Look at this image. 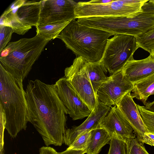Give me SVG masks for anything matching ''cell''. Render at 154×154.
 Listing matches in <instances>:
<instances>
[{
  "label": "cell",
  "instance_id": "6",
  "mask_svg": "<svg viewBox=\"0 0 154 154\" xmlns=\"http://www.w3.org/2000/svg\"><path fill=\"white\" fill-rule=\"evenodd\" d=\"M138 48L136 37L117 34L108 39L100 60L108 72L113 74L122 69Z\"/></svg>",
  "mask_w": 154,
  "mask_h": 154
},
{
  "label": "cell",
  "instance_id": "11",
  "mask_svg": "<svg viewBox=\"0 0 154 154\" xmlns=\"http://www.w3.org/2000/svg\"><path fill=\"white\" fill-rule=\"evenodd\" d=\"M76 2L69 0H42L40 23L71 21L75 18Z\"/></svg>",
  "mask_w": 154,
  "mask_h": 154
},
{
  "label": "cell",
  "instance_id": "9",
  "mask_svg": "<svg viewBox=\"0 0 154 154\" xmlns=\"http://www.w3.org/2000/svg\"><path fill=\"white\" fill-rule=\"evenodd\" d=\"M54 86L68 114L73 120L81 119L90 115L92 110L65 77L56 81Z\"/></svg>",
  "mask_w": 154,
  "mask_h": 154
},
{
  "label": "cell",
  "instance_id": "20",
  "mask_svg": "<svg viewBox=\"0 0 154 154\" xmlns=\"http://www.w3.org/2000/svg\"><path fill=\"white\" fill-rule=\"evenodd\" d=\"M71 21L40 23L36 27V35L50 41L54 39L57 38L62 30Z\"/></svg>",
  "mask_w": 154,
  "mask_h": 154
},
{
  "label": "cell",
  "instance_id": "4",
  "mask_svg": "<svg viewBox=\"0 0 154 154\" xmlns=\"http://www.w3.org/2000/svg\"><path fill=\"white\" fill-rule=\"evenodd\" d=\"M49 41L36 34L9 42L0 52V64L14 77L23 81Z\"/></svg>",
  "mask_w": 154,
  "mask_h": 154
},
{
  "label": "cell",
  "instance_id": "23",
  "mask_svg": "<svg viewBox=\"0 0 154 154\" xmlns=\"http://www.w3.org/2000/svg\"><path fill=\"white\" fill-rule=\"evenodd\" d=\"M108 154H127V144L123 139L112 136Z\"/></svg>",
  "mask_w": 154,
  "mask_h": 154
},
{
  "label": "cell",
  "instance_id": "33",
  "mask_svg": "<svg viewBox=\"0 0 154 154\" xmlns=\"http://www.w3.org/2000/svg\"><path fill=\"white\" fill-rule=\"evenodd\" d=\"M144 107L146 109L154 112V101L146 103Z\"/></svg>",
  "mask_w": 154,
  "mask_h": 154
},
{
  "label": "cell",
  "instance_id": "31",
  "mask_svg": "<svg viewBox=\"0 0 154 154\" xmlns=\"http://www.w3.org/2000/svg\"><path fill=\"white\" fill-rule=\"evenodd\" d=\"M85 152L82 150H77L71 149H66L63 152H57V154H84Z\"/></svg>",
  "mask_w": 154,
  "mask_h": 154
},
{
  "label": "cell",
  "instance_id": "21",
  "mask_svg": "<svg viewBox=\"0 0 154 154\" xmlns=\"http://www.w3.org/2000/svg\"><path fill=\"white\" fill-rule=\"evenodd\" d=\"M0 24L11 27L13 32L20 35H24L32 28L23 24L17 18L14 13L8 9L1 15Z\"/></svg>",
  "mask_w": 154,
  "mask_h": 154
},
{
  "label": "cell",
  "instance_id": "18",
  "mask_svg": "<svg viewBox=\"0 0 154 154\" xmlns=\"http://www.w3.org/2000/svg\"><path fill=\"white\" fill-rule=\"evenodd\" d=\"M86 67L93 90L97 95L99 87L109 77L107 75L108 71L100 60L93 62L87 61Z\"/></svg>",
  "mask_w": 154,
  "mask_h": 154
},
{
  "label": "cell",
  "instance_id": "15",
  "mask_svg": "<svg viewBox=\"0 0 154 154\" xmlns=\"http://www.w3.org/2000/svg\"><path fill=\"white\" fill-rule=\"evenodd\" d=\"M42 0H18L8 9L25 26L32 28L40 24Z\"/></svg>",
  "mask_w": 154,
  "mask_h": 154
},
{
  "label": "cell",
  "instance_id": "24",
  "mask_svg": "<svg viewBox=\"0 0 154 154\" xmlns=\"http://www.w3.org/2000/svg\"><path fill=\"white\" fill-rule=\"evenodd\" d=\"M142 120L149 132L154 134V112L145 108L144 106L137 104Z\"/></svg>",
  "mask_w": 154,
  "mask_h": 154
},
{
  "label": "cell",
  "instance_id": "30",
  "mask_svg": "<svg viewBox=\"0 0 154 154\" xmlns=\"http://www.w3.org/2000/svg\"><path fill=\"white\" fill-rule=\"evenodd\" d=\"M57 152L50 147L42 146L39 149V154H57Z\"/></svg>",
  "mask_w": 154,
  "mask_h": 154
},
{
  "label": "cell",
  "instance_id": "35",
  "mask_svg": "<svg viewBox=\"0 0 154 154\" xmlns=\"http://www.w3.org/2000/svg\"><path fill=\"white\" fill-rule=\"evenodd\" d=\"M4 149L0 150V154H5Z\"/></svg>",
  "mask_w": 154,
  "mask_h": 154
},
{
  "label": "cell",
  "instance_id": "19",
  "mask_svg": "<svg viewBox=\"0 0 154 154\" xmlns=\"http://www.w3.org/2000/svg\"><path fill=\"white\" fill-rule=\"evenodd\" d=\"M131 95L145 105L148 97L154 94V74L133 83Z\"/></svg>",
  "mask_w": 154,
  "mask_h": 154
},
{
  "label": "cell",
  "instance_id": "5",
  "mask_svg": "<svg viewBox=\"0 0 154 154\" xmlns=\"http://www.w3.org/2000/svg\"><path fill=\"white\" fill-rule=\"evenodd\" d=\"M148 0H113L103 4H91L87 2L77 3L75 9L76 19L96 17H134L142 13V7Z\"/></svg>",
  "mask_w": 154,
  "mask_h": 154
},
{
  "label": "cell",
  "instance_id": "8",
  "mask_svg": "<svg viewBox=\"0 0 154 154\" xmlns=\"http://www.w3.org/2000/svg\"><path fill=\"white\" fill-rule=\"evenodd\" d=\"M87 61L82 57H77L72 64L65 68V77L92 111L97 108L98 100L90 79L86 67Z\"/></svg>",
  "mask_w": 154,
  "mask_h": 154
},
{
  "label": "cell",
  "instance_id": "28",
  "mask_svg": "<svg viewBox=\"0 0 154 154\" xmlns=\"http://www.w3.org/2000/svg\"><path fill=\"white\" fill-rule=\"evenodd\" d=\"M0 150L4 149V134L5 129L6 120L5 115L3 110L0 107Z\"/></svg>",
  "mask_w": 154,
  "mask_h": 154
},
{
  "label": "cell",
  "instance_id": "14",
  "mask_svg": "<svg viewBox=\"0 0 154 154\" xmlns=\"http://www.w3.org/2000/svg\"><path fill=\"white\" fill-rule=\"evenodd\" d=\"M131 92L126 94L116 106L132 127L137 139L144 144V135L149 132L142 120Z\"/></svg>",
  "mask_w": 154,
  "mask_h": 154
},
{
  "label": "cell",
  "instance_id": "7",
  "mask_svg": "<svg viewBox=\"0 0 154 154\" xmlns=\"http://www.w3.org/2000/svg\"><path fill=\"white\" fill-rule=\"evenodd\" d=\"M102 26L105 31L115 35L125 34L136 37L154 27V13L143 11L131 17H106L103 19Z\"/></svg>",
  "mask_w": 154,
  "mask_h": 154
},
{
  "label": "cell",
  "instance_id": "27",
  "mask_svg": "<svg viewBox=\"0 0 154 154\" xmlns=\"http://www.w3.org/2000/svg\"><path fill=\"white\" fill-rule=\"evenodd\" d=\"M13 33L11 27L4 25H0V52L9 42Z\"/></svg>",
  "mask_w": 154,
  "mask_h": 154
},
{
  "label": "cell",
  "instance_id": "22",
  "mask_svg": "<svg viewBox=\"0 0 154 154\" xmlns=\"http://www.w3.org/2000/svg\"><path fill=\"white\" fill-rule=\"evenodd\" d=\"M135 37L138 48H142L149 54L154 50V27Z\"/></svg>",
  "mask_w": 154,
  "mask_h": 154
},
{
  "label": "cell",
  "instance_id": "16",
  "mask_svg": "<svg viewBox=\"0 0 154 154\" xmlns=\"http://www.w3.org/2000/svg\"><path fill=\"white\" fill-rule=\"evenodd\" d=\"M122 71L125 78L133 83L154 74V59L149 55L142 60H130Z\"/></svg>",
  "mask_w": 154,
  "mask_h": 154
},
{
  "label": "cell",
  "instance_id": "3",
  "mask_svg": "<svg viewBox=\"0 0 154 154\" xmlns=\"http://www.w3.org/2000/svg\"><path fill=\"white\" fill-rule=\"evenodd\" d=\"M114 33L79 24L76 19L71 20L57 38L77 57L88 61L100 60L108 39Z\"/></svg>",
  "mask_w": 154,
  "mask_h": 154
},
{
  "label": "cell",
  "instance_id": "25",
  "mask_svg": "<svg viewBox=\"0 0 154 154\" xmlns=\"http://www.w3.org/2000/svg\"><path fill=\"white\" fill-rule=\"evenodd\" d=\"M125 141L127 144V154H149L143 144L137 138H128Z\"/></svg>",
  "mask_w": 154,
  "mask_h": 154
},
{
  "label": "cell",
  "instance_id": "32",
  "mask_svg": "<svg viewBox=\"0 0 154 154\" xmlns=\"http://www.w3.org/2000/svg\"><path fill=\"white\" fill-rule=\"evenodd\" d=\"M114 0H91L87 2L91 4H103L109 3L112 2Z\"/></svg>",
  "mask_w": 154,
  "mask_h": 154
},
{
  "label": "cell",
  "instance_id": "12",
  "mask_svg": "<svg viewBox=\"0 0 154 154\" xmlns=\"http://www.w3.org/2000/svg\"><path fill=\"white\" fill-rule=\"evenodd\" d=\"M107 106L98 100L97 108L92 111L86 119L78 126L67 129L63 135V143L69 146L76 137L87 131L100 127V125L110 110Z\"/></svg>",
  "mask_w": 154,
  "mask_h": 154
},
{
  "label": "cell",
  "instance_id": "29",
  "mask_svg": "<svg viewBox=\"0 0 154 154\" xmlns=\"http://www.w3.org/2000/svg\"><path fill=\"white\" fill-rule=\"evenodd\" d=\"M143 143L154 146V134L150 132L144 134L143 139Z\"/></svg>",
  "mask_w": 154,
  "mask_h": 154
},
{
  "label": "cell",
  "instance_id": "34",
  "mask_svg": "<svg viewBox=\"0 0 154 154\" xmlns=\"http://www.w3.org/2000/svg\"><path fill=\"white\" fill-rule=\"evenodd\" d=\"M150 56L152 58L154 59V50L150 54Z\"/></svg>",
  "mask_w": 154,
  "mask_h": 154
},
{
  "label": "cell",
  "instance_id": "10",
  "mask_svg": "<svg viewBox=\"0 0 154 154\" xmlns=\"http://www.w3.org/2000/svg\"><path fill=\"white\" fill-rule=\"evenodd\" d=\"M133 83L124 76L122 69L109 76L100 86L97 93L98 100L111 107L116 105L133 88Z\"/></svg>",
  "mask_w": 154,
  "mask_h": 154
},
{
  "label": "cell",
  "instance_id": "1",
  "mask_svg": "<svg viewBox=\"0 0 154 154\" xmlns=\"http://www.w3.org/2000/svg\"><path fill=\"white\" fill-rule=\"evenodd\" d=\"M25 96L28 122L42 137L47 146H60L66 130L68 112L60 99L53 85L36 79L30 80Z\"/></svg>",
  "mask_w": 154,
  "mask_h": 154
},
{
  "label": "cell",
  "instance_id": "36",
  "mask_svg": "<svg viewBox=\"0 0 154 154\" xmlns=\"http://www.w3.org/2000/svg\"><path fill=\"white\" fill-rule=\"evenodd\" d=\"M151 1L154 4V0H151Z\"/></svg>",
  "mask_w": 154,
  "mask_h": 154
},
{
  "label": "cell",
  "instance_id": "17",
  "mask_svg": "<svg viewBox=\"0 0 154 154\" xmlns=\"http://www.w3.org/2000/svg\"><path fill=\"white\" fill-rule=\"evenodd\" d=\"M112 137L103 128L99 127L91 130L85 153L98 154L103 146L109 144Z\"/></svg>",
  "mask_w": 154,
  "mask_h": 154
},
{
  "label": "cell",
  "instance_id": "2",
  "mask_svg": "<svg viewBox=\"0 0 154 154\" xmlns=\"http://www.w3.org/2000/svg\"><path fill=\"white\" fill-rule=\"evenodd\" d=\"M22 79H18L0 64V107L6 120L5 129L14 138L28 122L25 91Z\"/></svg>",
  "mask_w": 154,
  "mask_h": 154
},
{
  "label": "cell",
  "instance_id": "26",
  "mask_svg": "<svg viewBox=\"0 0 154 154\" xmlns=\"http://www.w3.org/2000/svg\"><path fill=\"white\" fill-rule=\"evenodd\" d=\"M91 131L84 132L78 136L67 149L82 150L85 152Z\"/></svg>",
  "mask_w": 154,
  "mask_h": 154
},
{
  "label": "cell",
  "instance_id": "13",
  "mask_svg": "<svg viewBox=\"0 0 154 154\" xmlns=\"http://www.w3.org/2000/svg\"><path fill=\"white\" fill-rule=\"evenodd\" d=\"M100 127L112 136H116L125 140L135 137L132 127L116 106L111 107Z\"/></svg>",
  "mask_w": 154,
  "mask_h": 154
}]
</instances>
